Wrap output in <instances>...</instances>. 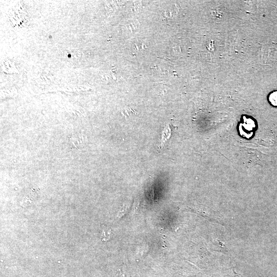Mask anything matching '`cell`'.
Masks as SVG:
<instances>
[{
	"instance_id": "1",
	"label": "cell",
	"mask_w": 277,
	"mask_h": 277,
	"mask_svg": "<svg viewBox=\"0 0 277 277\" xmlns=\"http://www.w3.org/2000/svg\"><path fill=\"white\" fill-rule=\"evenodd\" d=\"M268 100L272 105L277 106V91H273L270 93Z\"/></svg>"
}]
</instances>
